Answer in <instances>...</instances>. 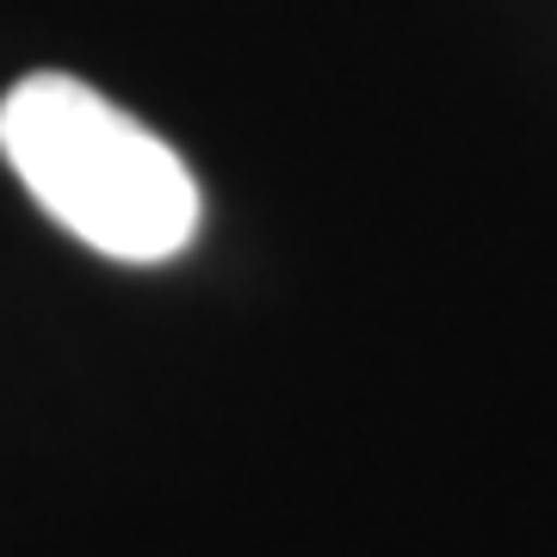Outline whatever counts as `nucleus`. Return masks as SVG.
<instances>
[{
  "instance_id": "obj_1",
  "label": "nucleus",
  "mask_w": 557,
  "mask_h": 557,
  "mask_svg": "<svg viewBox=\"0 0 557 557\" xmlns=\"http://www.w3.org/2000/svg\"><path fill=\"white\" fill-rule=\"evenodd\" d=\"M0 156L50 223L106 260L156 267L199 230V180L186 161L75 75H25L7 87Z\"/></svg>"
}]
</instances>
